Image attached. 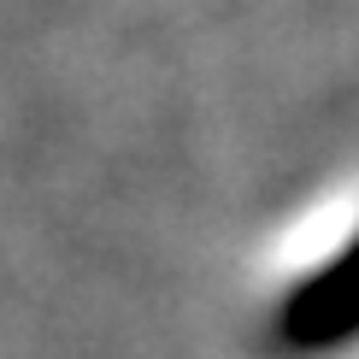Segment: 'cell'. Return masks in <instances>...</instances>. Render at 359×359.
Returning <instances> with one entry per match:
<instances>
[{
  "label": "cell",
  "mask_w": 359,
  "mask_h": 359,
  "mask_svg": "<svg viewBox=\"0 0 359 359\" xmlns=\"http://www.w3.org/2000/svg\"><path fill=\"white\" fill-rule=\"evenodd\" d=\"M359 336V242L336 253L324 271H312L301 289L283 301L271 341L283 353H324Z\"/></svg>",
  "instance_id": "1"
}]
</instances>
